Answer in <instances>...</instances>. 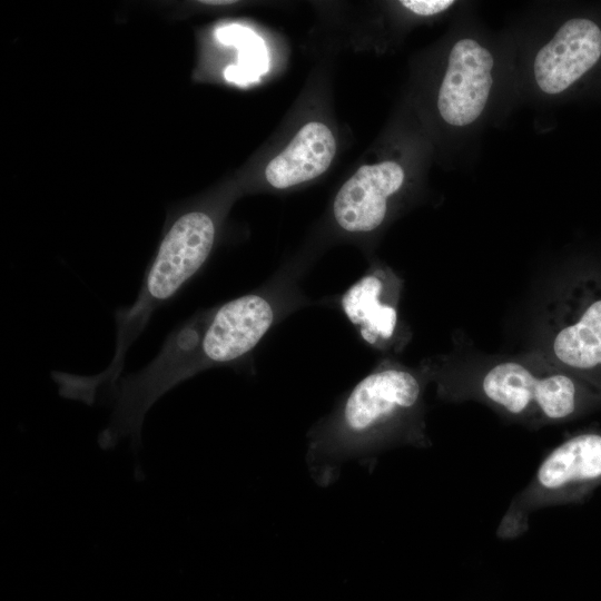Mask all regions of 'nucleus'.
I'll return each mask as SVG.
<instances>
[{
  "label": "nucleus",
  "instance_id": "9",
  "mask_svg": "<svg viewBox=\"0 0 601 601\" xmlns=\"http://www.w3.org/2000/svg\"><path fill=\"white\" fill-rule=\"evenodd\" d=\"M215 36L219 42L239 48L237 67L253 78L257 79L267 71L266 48L254 31L240 24H229L217 29Z\"/></svg>",
  "mask_w": 601,
  "mask_h": 601
},
{
  "label": "nucleus",
  "instance_id": "2",
  "mask_svg": "<svg viewBox=\"0 0 601 601\" xmlns=\"http://www.w3.org/2000/svg\"><path fill=\"white\" fill-rule=\"evenodd\" d=\"M436 377L439 395L477 402L531 430L601 411V391L529 348L513 355L463 353Z\"/></svg>",
  "mask_w": 601,
  "mask_h": 601
},
{
  "label": "nucleus",
  "instance_id": "1",
  "mask_svg": "<svg viewBox=\"0 0 601 601\" xmlns=\"http://www.w3.org/2000/svg\"><path fill=\"white\" fill-rule=\"evenodd\" d=\"M426 380L391 365L359 381L337 413L312 435L306 463L314 482L329 486L347 461L373 471L386 450L430 446L424 421Z\"/></svg>",
  "mask_w": 601,
  "mask_h": 601
},
{
  "label": "nucleus",
  "instance_id": "7",
  "mask_svg": "<svg viewBox=\"0 0 601 601\" xmlns=\"http://www.w3.org/2000/svg\"><path fill=\"white\" fill-rule=\"evenodd\" d=\"M404 179V170L395 161L362 166L335 197V220L351 233L374 230L384 221L388 198L398 193Z\"/></svg>",
  "mask_w": 601,
  "mask_h": 601
},
{
  "label": "nucleus",
  "instance_id": "8",
  "mask_svg": "<svg viewBox=\"0 0 601 601\" xmlns=\"http://www.w3.org/2000/svg\"><path fill=\"white\" fill-rule=\"evenodd\" d=\"M336 151L335 138L323 122L303 126L290 144L265 169L266 180L274 188L285 189L322 175Z\"/></svg>",
  "mask_w": 601,
  "mask_h": 601
},
{
  "label": "nucleus",
  "instance_id": "12",
  "mask_svg": "<svg viewBox=\"0 0 601 601\" xmlns=\"http://www.w3.org/2000/svg\"><path fill=\"white\" fill-rule=\"evenodd\" d=\"M201 3L213 4V6H221V4L234 3V1H229V0H219V1L208 0V1H201Z\"/></svg>",
  "mask_w": 601,
  "mask_h": 601
},
{
  "label": "nucleus",
  "instance_id": "11",
  "mask_svg": "<svg viewBox=\"0 0 601 601\" xmlns=\"http://www.w3.org/2000/svg\"><path fill=\"white\" fill-rule=\"evenodd\" d=\"M224 76L226 80L238 85H247L256 80L237 66L227 67L224 71Z\"/></svg>",
  "mask_w": 601,
  "mask_h": 601
},
{
  "label": "nucleus",
  "instance_id": "4",
  "mask_svg": "<svg viewBox=\"0 0 601 601\" xmlns=\"http://www.w3.org/2000/svg\"><path fill=\"white\" fill-rule=\"evenodd\" d=\"M601 486V428L568 436L541 461L529 483L510 502L496 536L514 540L525 534L535 512L581 504Z\"/></svg>",
  "mask_w": 601,
  "mask_h": 601
},
{
  "label": "nucleus",
  "instance_id": "6",
  "mask_svg": "<svg viewBox=\"0 0 601 601\" xmlns=\"http://www.w3.org/2000/svg\"><path fill=\"white\" fill-rule=\"evenodd\" d=\"M402 283L391 270L370 272L342 298V307L370 345L387 348L405 337L398 316Z\"/></svg>",
  "mask_w": 601,
  "mask_h": 601
},
{
  "label": "nucleus",
  "instance_id": "10",
  "mask_svg": "<svg viewBox=\"0 0 601 601\" xmlns=\"http://www.w3.org/2000/svg\"><path fill=\"white\" fill-rule=\"evenodd\" d=\"M452 0H403L400 4L417 16H435L450 9Z\"/></svg>",
  "mask_w": 601,
  "mask_h": 601
},
{
  "label": "nucleus",
  "instance_id": "3",
  "mask_svg": "<svg viewBox=\"0 0 601 601\" xmlns=\"http://www.w3.org/2000/svg\"><path fill=\"white\" fill-rule=\"evenodd\" d=\"M530 347L601 391V262L583 259L562 274L534 324Z\"/></svg>",
  "mask_w": 601,
  "mask_h": 601
},
{
  "label": "nucleus",
  "instance_id": "5",
  "mask_svg": "<svg viewBox=\"0 0 601 601\" xmlns=\"http://www.w3.org/2000/svg\"><path fill=\"white\" fill-rule=\"evenodd\" d=\"M493 70L494 56L475 38H461L451 47L436 101L447 125L465 128L481 117L493 87Z\"/></svg>",
  "mask_w": 601,
  "mask_h": 601
}]
</instances>
